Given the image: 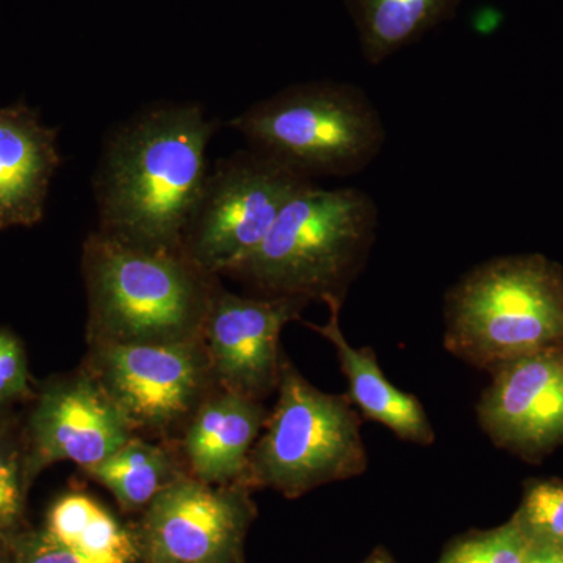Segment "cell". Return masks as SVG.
<instances>
[{
  "mask_svg": "<svg viewBox=\"0 0 563 563\" xmlns=\"http://www.w3.org/2000/svg\"><path fill=\"white\" fill-rule=\"evenodd\" d=\"M217 129L195 102L155 103L114 129L95 174L98 231L147 250H181Z\"/></svg>",
  "mask_w": 563,
  "mask_h": 563,
  "instance_id": "1",
  "label": "cell"
},
{
  "mask_svg": "<svg viewBox=\"0 0 563 563\" xmlns=\"http://www.w3.org/2000/svg\"><path fill=\"white\" fill-rule=\"evenodd\" d=\"M376 202L358 188L310 184L285 203L272 231L224 276L263 298L343 306L376 242Z\"/></svg>",
  "mask_w": 563,
  "mask_h": 563,
  "instance_id": "2",
  "label": "cell"
},
{
  "mask_svg": "<svg viewBox=\"0 0 563 563\" xmlns=\"http://www.w3.org/2000/svg\"><path fill=\"white\" fill-rule=\"evenodd\" d=\"M88 344L201 340L220 276L181 250H147L91 232L81 251Z\"/></svg>",
  "mask_w": 563,
  "mask_h": 563,
  "instance_id": "3",
  "label": "cell"
},
{
  "mask_svg": "<svg viewBox=\"0 0 563 563\" xmlns=\"http://www.w3.org/2000/svg\"><path fill=\"white\" fill-rule=\"evenodd\" d=\"M444 347L474 368L563 347V268L542 254L474 266L444 298Z\"/></svg>",
  "mask_w": 563,
  "mask_h": 563,
  "instance_id": "4",
  "label": "cell"
},
{
  "mask_svg": "<svg viewBox=\"0 0 563 563\" xmlns=\"http://www.w3.org/2000/svg\"><path fill=\"white\" fill-rule=\"evenodd\" d=\"M229 125L250 150L309 180L362 173L387 140L368 95L357 85L333 80L290 85L252 103Z\"/></svg>",
  "mask_w": 563,
  "mask_h": 563,
  "instance_id": "5",
  "label": "cell"
},
{
  "mask_svg": "<svg viewBox=\"0 0 563 563\" xmlns=\"http://www.w3.org/2000/svg\"><path fill=\"white\" fill-rule=\"evenodd\" d=\"M366 468L362 415L350 398L321 391L282 355L277 402L252 448L243 487L295 499Z\"/></svg>",
  "mask_w": 563,
  "mask_h": 563,
  "instance_id": "6",
  "label": "cell"
},
{
  "mask_svg": "<svg viewBox=\"0 0 563 563\" xmlns=\"http://www.w3.org/2000/svg\"><path fill=\"white\" fill-rule=\"evenodd\" d=\"M313 180L250 150L214 163L185 229L181 250L224 276L272 231L285 203Z\"/></svg>",
  "mask_w": 563,
  "mask_h": 563,
  "instance_id": "7",
  "label": "cell"
},
{
  "mask_svg": "<svg viewBox=\"0 0 563 563\" xmlns=\"http://www.w3.org/2000/svg\"><path fill=\"white\" fill-rule=\"evenodd\" d=\"M81 368L98 380L139 432L168 437L184 431L214 388L201 340L168 344H90Z\"/></svg>",
  "mask_w": 563,
  "mask_h": 563,
  "instance_id": "8",
  "label": "cell"
},
{
  "mask_svg": "<svg viewBox=\"0 0 563 563\" xmlns=\"http://www.w3.org/2000/svg\"><path fill=\"white\" fill-rule=\"evenodd\" d=\"M257 510L250 488L184 476L166 487L135 523L144 563H243Z\"/></svg>",
  "mask_w": 563,
  "mask_h": 563,
  "instance_id": "9",
  "label": "cell"
},
{
  "mask_svg": "<svg viewBox=\"0 0 563 563\" xmlns=\"http://www.w3.org/2000/svg\"><path fill=\"white\" fill-rule=\"evenodd\" d=\"M133 435L132 426L87 369L52 377L35 393L22 432L25 483L32 488L58 462L81 470L99 465Z\"/></svg>",
  "mask_w": 563,
  "mask_h": 563,
  "instance_id": "10",
  "label": "cell"
},
{
  "mask_svg": "<svg viewBox=\"0 0 563 563\" xmlns=\"http://www.w3.org/2000/svg\"><path fill=\"white\" fill-rule=\"evenodd\" d=\"M307 301L296 298H252L218 285L203 321L201 342L214 383L224 390L263 401L277 390L280 333L301 320Z\"/></svg>",
  "mask_w": 563,
  "mask_h": 563,
  "instance_id": "11",
  "label": "cell"
},
{
  "mask_svg": "<svg viewBox=\"0 0 563 563\" xmlns=\"http://www.w3.org/2000/svg\"><path fill=\"white\" fill-rule=\"evenodd\" d=\"M476 415L498 448L540 461L563 444V347L503 363L490 372Z\"/></svg>",
  "mask_w": 563,
  "mask_h": 563,
  "instance_id": "12",
  "label": "cell"
},
{
  "mask_svg": "<svg viewBox=\"0 0 563 563\" xmlns=\"http://www.w3.org/2000/svg\"><path fill=\"white\" fill-rule=\"evenodd\" d=\"M13 563H144L135 523H124L88 493H63L43 525L11 539Z\"/></svg>",
  "mask_w": 563,
  "mask_h": 563,
  "instance_id": "13",
  "label": "cell"
},
{
  "mask_svg": "<svg viewBox=\"0 0 563 563\" xmlns=\"http://www.w3.org/2000/svg\"><path fill=\"white\" fill-rule=\"evenodd\" d=\"M60 165L58 129L27 103L0 109V232L43 220Z\"/></svg>",
  "mask_w": 563,
  "mask_h": 563,
  "instance_id": "14",
  "label": "cell"
},
{
  "mask_svg": "<svg viewBox=\"0 0 563 563\" xmlns=\"http://www.w3.org/2000/svg\"><path fill=\"white\" fill-rule=\"evenodd\" d=\"M268 415L262 401L214 388L177 443L188 476L211 485H242Z\"/></svg>",
  "mask_w": 563,
  "mask_h": 563,
  "instance_id": "15",
  "label": "cell"
},
{
  "mask_svg": "<svg viewBox=\"0 0 563 563\" xmlns=\"http://www.w3.org/2000/svg\"><path fill=\"white\" fill-rule=\"evenodd\" d=\"M339 303L328 306L324 324L306 322L310 331L320 333L335 350L340 369L347 383L346 396L366 420L390 429L399 440L420 446L435 442L432 422L417 396L399 390L385 377L373 347H355L347 342L340 325Z\"/></svg>",
  "mask_w": 563,
  "mask_h": 563,
  "instance_id": "16",
  "label": "cell"
},
{
  "mask_svg": "<svg viewBox=\"0 0 563 563\" xmlns=\"http://www.w3.org/2000/svg\"><path fill=\"white\" fill-rule=\"evenodd\" d=\"M461 0H346L363 58L372 66L454 18Z\"/></svg>",
  "mask_w": 563,
  "mask_h": 563,
  "instance_id": "17",
  "label": "cell"
},
{
  "mask_svg": "<svg viewBox=\"0 0 563 563\" xmlns=\"http://www.w3.org/2000/svg\"><path fill=\"white\" fill-rule=\"evenodd\" d=\"M117 499L125 514H141L166 487L187 476L179 450L133 435L109 459L84 470Z\"/></svg>",
  "mask_w": 563,
  "mask_h": 563,
  "instance_id": "18",
  "label": "cell"
},
{
  "mask_svg": "<svg viewBox=\"0 0 563 563\" xmlns=\"http://www.w3.org/2000/svg\"><path fill=\"white\" fill-rule=\"evenodd\" d=\"M25 483L24 442L14 426L0 432V536L11 540L24 531L27 495Z\"/></svg>",
  "mask_w": 563,
  "mask_h": 563,
  "instance_id": "19",
  "label": "cell"
},
{
  "mask_svg": "<svg viewBox=\"0 0 563 563\" xmlns=\"http://www.w3.org/2000/svg\"><path fill=\"white\" fill-rule=\"evenodd\" d=\"M514 518L529 542L563 548V479L529 483Z\"/></svg>",
  "mask_w": 563,
  "mask_h": 563,
  "instance_id": "20",
  "label": "cell"
},
{
  "mask_svg": "<svg viewBox=\"0 0 563 563\" xmlns=\"http://www.w3.org/2000/svg\"><path fill=\"white\" fill-rule=\"evenodd\" d=\"M529 539L518 521L476 532L450 544L439 563H525Z\"/></svg>",
  "mask_w": 563,
  "mask_h": 563,
  "instance_id": "21",
  "label": "cell"
},
{
  "mask_svg": "<svg viewBox=\"0 0 563 563\" xmlns=\"http://www.w3.org/2000/svg\"><path fill=\"white\" fill-rule=\"evenodd\" d=\"M33 398L24 344L16 333L0 328V404Z\"/></svg>",
  "mask_w": 563,
  "mask_h": 563,
  "instance_id": "22",
  "label": "cell"
},
{
  "mask_svg": "<svg viewBox=\"0 0 563 563\" xmlns=\"http://www.w3.org/2000/svg\"><path fill=\"white\" fill-rule=\"evenodd\" d=\"M525 563H563V548L529 542Z\"/></svg>",
  "mask_w": 563,
  "mask_h": 563,
  "instance_id": "23",
  "label": "cell"
},
{
  "mask_svg": "<svg viewBox=\"0 0 563 563\" xmlns=\"http://www.w3.org/2000/svg\"><path fill=\"white\" fill-rule=\"evenodd\" d=\"M0 563H13V547L11 540L0 536Z\"/></svg>",
  "mask_w": 563,
  "mask_h": 563,
  "instance_id": "24",
  "label": "cell"
},
{
  "mask_svg": "<svg viewBox=\"0 0 563 563\" xmlns=\"http://www.w3.org/2000/svg\"><path fill=\"white\" fill-rule=\"evenodd\" d=\"M13 426L10 415V404H0V432Z\"/></svg>",
  "mask_w": 563,
  "mask_h": 563,
  "instance_id": "25",
  "label": "cell"
},
{
  "mask_svg": "<svg viewBox=\"0 0 563 563\" xmlns=\"http://www.w3.org/2000/svg\"><path fill=\"white\" fill-rule=\"evenodd\" d=\"M363 563H396L393 561L390 555L387 553H384V551H377V553H374L372 558L368 559V561H365Z\"/></svg>",
  "mask_w": 563,
  "mask_h": 563,
  "instance_id": "26",
  "label": "cell"
}]
</instances>
